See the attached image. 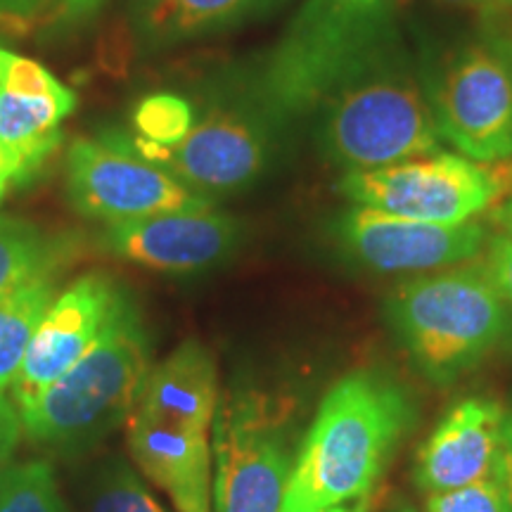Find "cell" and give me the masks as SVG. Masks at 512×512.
Here are the masks:
<instances>
[{
    "label": "cell",
    "instance_id": "35",
    "mask_svg": "<svg viewBox=\"0 0 512 512\" xmlns=\"http://www.w3.org/2000/svg\"><path fill=\"white\" fill-rule=\"evenodd\" d=\"M0 176L5 178V174H3V162H0ZM5 181H8V178H5Z\"/></svg>",
    "mask_w": 512,
    "mask_h": 512
},
{
    "label": "cell",
    "instance_id": "32",
    "mask_svg": "<svg viewBox=\"0 0 512 512\" xmlns=\"http://www.w3.org/2000/svg\"><path fill=\"white\" fill-rule=\"evenodd\" d=\"M486 3H489V12L512 10V0H486Z\"/></svg>",
    "mask_w": 512,
    "mask_h": 512
},
{
    "label": "cell",
    "instance_id": "3",
    "mask_svg": "<svg viewBox=\"0 0 512 512\" xmlns=\"http://www.w3.org/2000/svg\"><path fill=\"white\" fill-rule=\"evenodd\" d=\"M152 368L145 318L124 292L93 347L19 408L22 430L46 451L93 448L136 413Z\"/></svg>",
    "mask_w": 512,
    "mask_h": 512
},
{
    "label": "cell",
    "instance_id": "20",
    "mask_svg": "<svg viewBox=\"0 0 512 512\" xmlns=\"http://www.w3.org/2000/svg\"><path fill=\"white\" fill-rule=\"evenodd\" d=\"M0 512H69L46 460L8 465L0 472Z\"/></svg>",
    "mask_w": 512,
    "mask_h": 512
},
{
    "label": "cell",
    "instance_id": "21",
    "mask_svg": "<svg viewBox=\"0 0 512 512\" xmlns=\"http://www.w3.org/2000/svg\"><path fill=\"white\" fill-rule=\"evenodd\" d=\"M88 512H164L143 479L124 460H112L95 477Z\"/></svg>",
    "mask_w": 512,
    "mask_h": 512
},
{
    "label": "cell",
    "instance_id": "23",
    "mask_svg": "<svg viewBox=\"0 0 512 512\" xmlns=\"http://www.w3.org/2000/svg\"><path fill=\"white\" fill-rule=\"evenodd\" d=\"M425 512H510L496 479H486L463 489L432 494Z\"/></svg>",
    "mask_w": 512,
    "mask_h": 512
},
{
    "label": "cell",
    "instance_id": "28",
    "mask_svg": "<svg viewBox=\"0 0 512 512\" xmlns=\"http://www.w3.org/2000/svg\"><path fill=\"white\" fill-rule=\"evenodd\" d=\"M48 5V0H0V22H29Z\"/></svg>",
    "mask_w": 512,
    "mask_h": 512
},
{
    "label": "cell",
    "instance_id": "2",
    "mask_svg": "<svg viewBox=\"0 0 512 512\" xmlns=\"http://www.w3.org/2000/svg\"><path fill=\"white\" fill-rule=\"evenodd\" d=\"M413 403L387 377L351 373L325 394L299 448L283 512H316L370 498L413 425Z\"/></svg>",
    "mask_w": 512,
    "mask_h": 512
},
{
    "label": "cell",
    "instance_id": "14",
    "mask_svg": "<svg viewBox=\"0 0 512 512\" xmlns=\"http://www.w3.org/2000/svg\"><path fill=\"white\" fill-rule=\"evenodd\" d=\"M505 408L472 396L448 411L418 451L415 482L430 494L463 489L496 477Z\"/></svg>",
    "mask_w": 512,
    "mask_h": 512
},
{
    "label": "cell",
    "instance_id": "25",
    "mask_svg": "<svg viewBox=\"0 0 512 512\" xmlns=\"http://www.w3.org/2000/svg\"><path fill=\"white\" fill-rule=\"evenodd\" d=\"M22 432V415L17 413L12 399L0 392V472L10 465Z\"/></svg>",
    "mask_w": 512,
    "mask_h": 512
},
{
    "label": "cell",
    "instance_id": "31",
    "mask_svg": "<svg viewBox=\"0 0 512 512\" xmlns=\"http://www.w3.org/2000/svg\"><path fill=\"white\" fill-rule=\"evenodd\" d=\"M448 3H456V5H467V8H477L489 12V3L486 0H448Z\"/></svg>",
    "mask_w": 512,
    "mask_h": 512
},
{
    "label": "cell",
    "instance_id": "9",
    "mask_svg": "<svg viewBox=\"0 0 512 512\" xmlns=\"http://www.w3.org/2000/svg\"><path fill=\"white\" fill-rule=\"evenodd\" d=\"M67 190L81 216L107 226L164 211L214 207V200L145 159L119 131L76 140L67 157Z\"/></svg>",
    "mask_w": 512,
    "mask_h": 512
},
{
    "label": "cell",
    "instance_id": "26",
    "mask_svg": "<svg viewBox=\"0 0 512 512\" xmlns=\"http://www.w3.org/2000/svg\"><path fill=\"white\" fill-rule=\"evenodd\" d=\"M494 479L503 489V496H505V501H508V508L512 512V411H505L501 456H498Z\"/></svg>",
    "mask_w": 512,
    "mask_h": 512
},
{
    "label": "cell",
    "instance_id": "5",
    "mask_svg": "<svg viewBox=\"0 0 512 512\" xmlns=\"http://www.w3.org/2000/svg\"><path fill=\"white\" fill-rule=\"evenodd\" d=\"M420 64L441 140L482 164L510 159L512 34L475 31Z\"/></svg>",
    "mask_w": 512,
    "mask_h": 512
},
{
    "label": "cell",
    "instance_id": "17",
    "mask_svg": "<svg viewBox=\"0 0 512 512\" xmlns=\"http://www.w3.org/2000/svg\"><path fill=\"white\" fill-rule=\"evenodd\" d=\"M283 3L285 0H131L128 17L140 46L164 50L240 27Z\"/></svg>",
    "mask_w": 512,
    "mask_h": 512
},
{
    "label": "cell",
    "instance_id": "8",
    "mask_svg": "<svg viewBox=\"0 0 512 512\" xmlns=\"http://www.w3.org/2000/svg\"><path fill=\"white\" fill-rule=\"evenodd\" d=\"M337 188L356 207L427 223H465L501 200L508 178L470 157L432 152L380 169L349 171Z\"/></svg>",
    "mask_w": 512,
    "mask_h": 512
},
{
    "label": "cell",
    "instance_id": "22",
    "mask_svg": "<svg viewBox=\"0 0 512 512\" xmlns=\"http://www.w3.org/2000/svg\"><path fill=\"white\" fill-rule=\"evenodd\" d=\"M140 138L152 145H176L188 136L195 124L190 102L171 93H157L145 98L133 114Z\"/></svg>",
    "mask_w": 512,
    "mask_h": 512
},
{
    "label": "cell",
    "instance_id": "13",
    "mask_svg": "<svg viewBox=\"0 0 512 512\" xmlns=\"http://www.w3.org/2000/svg\"><path fill=\"white\" fill-rule=\"evenodd\" d=\"M124 290L110 275L88 273L57 294L31 339L24 366L12 382L17 406H27L67 373L110 320Z\"/></svg>",
    "mask_w": 512,
    "mask_h": 512
},
{
    "label": "cell",
    "instance_id": "6",
    "mask_svg": "<svg viewBox=\"0 0 512 512\" xmlns=\"http://www.w3.org/2000/svg\"><path fill=\"white\" fill-rule=\"evenodd\" d=\"M211 512H283L294 467L287 413L259 392L223 396L214 415Z\"/></svg>",
    "mask_w": 512,
    "mask_h": 512
},
{
    "label": "cell",
    "instance_id": "11",
    "mask_svg": "<svg viewBox=\"0 0 512 512\" xmlns=\"http://www.w3.org/2000/svg\"><path fill=\"white\" fill-rule=\"evenodd\" d=\"M72 88L43 64L0 48V162L8 183H29L60 145L74 112Z\"/></svg>",
    "mask_w": 512,
    "mask_h": 512
},
{
    "label": "cell",
    "instance_id": "18",
    "mask_svg": "<svg viewBox=\"0 0 512 512\" xmlns=\"http://www.w3.org/2000/svg\"><path fill=\"white\" fill-rule=\"evenodd\" d=\"M74 249L72 238L0 216V297L36 280L55 278L72 261Z\"/></svg>",
    "mask_w": 512,
    "mask_h": 512
},
{
    "label": "cell",
    "instance_id": "16",
    "mask_svg": "<svg viewBox=\"0 0 512 512\" xmlns=\"http://www.w3.org/2000/svg\"><path fill=\"white\" fill-rule=\"evenodd\" d=\"M219 408V375L214 356L197 339H185L169 358L152 368L136 413L164 425L209 432Z\"/></svg>",
    "mask_w": 512,
    "mask_h": 512
},
{
    "label": "cell",
    "instance_id": "15",
    "mask_svg": "<svg viewBox=\"0 0 512 512\" xmlns=\"http://www.w3.org/2000/svg\"><path fill=\"white\" fill-rule=\"evenodd\" d=\"M128 446L145 477L169 494L178 512H211L209 432L131 415Z\"/></svg>",
    "mask_w": 512,
    "mask_h": 512
},
{
    "label": "cell",
    "instance_id": "33",
    "mask_svg": "<svg viewBox=\"0 0 512 512\" xmlns=\"http://www.w3.org/2000/svg\"><path fill=\"white\" fill-rule=\"evenodd\" d=\"M5 188H8V181H5V178L0 176V200H3V195H5Z\"/></svg>",
    "mask_w": 512,
    "mask_h": 512
},
{
    "label": "cell",
    "instance_id": "19",
    "mask_svg": "<svg viewBox=\"0 0 512 512\" xmlns=\"http://www.w3.org/2000/svg\"><path fill=\"white\" fill-rule=\"evenodd\" d=\"M53 302L55 278L36 280L0 297V392L17 380L38 323Z\"/></svg>",
    "mask_w": 512,
    "mask_h": 512
},
{
    "label": "cell",
    "instance_id": "12",
    "mask_svg": "<svg viewBox=\"0 0 512 512\" xmlns=\"http://www.w3.org/2000/svg\"><path fill=\"white\" fill-rule=\"evenodd\" d=\"M240 235V221L214 207L164 211L107 226L102 247L150 271L197 273L226 261L238 249Z\"/></svg>",
    "mask_w": 512,
    "mask_h": 512
},
{
    "label": "cell",
    "instance_id": "29",
    "mask_svg": "<svg viewBox=\"0 0 512 512\" xmlns=\"http://www.w3.org/2000/svg\"><path fill=\"white\" fill-rule=\"evenodd\" d=\"M491 219L503 228V233L512 235V174L508 178V190H505V195L498 200L496 209L491 211Z\"/></svg>",
    "mask_w": 512,
    "mask_h": 512
},
{
    "label": "cell",
    "instance_id": "27",
    "mask_svg": "<svg viewBox=\"0 0 512 512\" xmlns=\"http://www.w3.org/2000/svg\"><path fill=\"white\" fill-rule=\"evenodd\" d=\"M102 3L105 0H60L57 19H60L64 27H76V24L91 19L100 10Z\"/></svg>",
    "mask_w": 512,
    "mask_h": 512
},
{
    "label": "cell",
    "instance_id": "1",
    "mask_svg": "<svg viewBox=\"0 0 512 512\" xmlns=\"http://www.w3.org/2000/svg\"><path fill=\"white\" fill-rule=\"evenodd\" d=\"M216 93L247 102L283 136L309 131L320 155L344 174L444 145L422 64L389 0H306L283 36Z\"/></svg>",
    "mask_w": 512,
    "mask_h": 512
},
{
    "label": "cell",
    "instance_id": "30",
    "mask_svg": "<svg viewBox=\"0 0 512 512\" xmlns=\"http://www.w3.org/2000/svg\"><path fill=\"white\" fill-rule=\"evenodd\" d=\"M370 501L368 498H361V501H351L344 505H335V508H325V510H316V512H368Z\"/></svg>",
    "mask_w": 512,
    "mask_h": 512
},
{
    "label": "cell",
    "instance_id": "4",
    "mask_svg": "<svg viewBox=\"0 0 512 512\" xmlns=\"http://www.w3.org/2000/svg\"><path fill=\"white\" fill-rule=\"evenodd\" d=\"M387 318L434 384H451L482 363L512 328L510 304L482 264L408 280L387 299Z\"/></svg>",
    "mask_w": 512,
    "mask_h": 512
},
{
    "label": "cell",
    "instance_id": "7",
    "mask_svg": "<svg viewBox=\"0 0 512 512\" xmlns=\"http://www.w3.org/2000/svg\"><path fill=\"white\" fill-rule=\"evenodd\" d=\"M283 140V133L247 102L214 93L207 110L195 114V124L181 143L152 145L136 138L133 145L185 188L214 200L259 181Z\"/></svg>",
    "mask_w": 512,
    "mask_h": 512
},
{
    "label": "cell",
    "instance_id": "24",
    "mask_svg": "<svg viewBox=\"0 0 512 512\" xmlns=\"http://www.w3.org/2000/svg\"><path fill=\"white\" fill-rule=\"evenodd\" d=\"M482 268L498 294L512 306V235L501 233L489 238L484 247Z\"/></svg>",
    "mask_w": 512,
    "mask_h": 512
},
{
    "label": "cell",
    "instance_id": "34",
    "mask_svg": "<svg viewBox=\"0 0 512 512\" xmlns=\"http://www.w3.org/2000/svg\"><path fill=\"white\" fill-rule=\"evenodd\" d=\"M394 512H415L413 508H401V510H394Z\"/></svg>",
    "mask_w": 512,
    "mask_h": 512
},
{
    "label": "cell",
    "instance_id": "10",
    "mask_svg": "<svg viewBox=\"0 0 512 512\" xmlns=\"http://www.w3.org/2000/svg\"><path fill=\"white\" fill-rule=\"evenodd\" d=\"M335 230L344 252L377 273L463 264L482 254L489 242L482 223H427L356 204L339 216Z\"/></svg>",
    "mask_w": 512,
    "mask_h": 512
}]
</instances>
